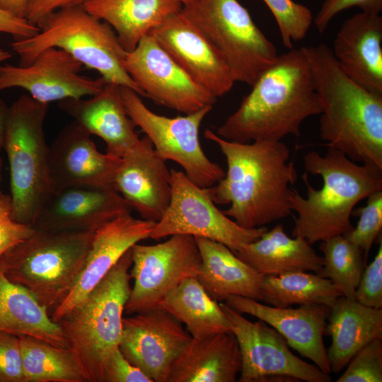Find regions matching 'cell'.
<instances>
[{"instance_id": "6da1fadb", "label": "cell", "mask_w": 382, "mask_h": 382, "mask_svg": "<svg viewBox=\"0 0 382 382\" xmlns=\"http://www.w3.org/2000/svg\"><path fill=\"white\" fill-rule=\"evenodd\" d=\"M206 139L214 142L226 158L224 177L207 190L222 212L240 226L265 227L291 215L290 185L297 180L290 151L282 141L240 143L224 139L209 129Z\"/></svg>"}, {"instance_id": "7a4b0ae2", "label": "cell", "mask_w": 382, "mask_h": 382, "mask_svg": "<svg viewBox=\"0 0 382 382\" xmlns=\"http://www.w3.org/2000/svg\"><path fill=\"white\" fill-rule=\"evenodd\" d=\"M238 108L217 128L236 142L299 137L302 123L320 114L312 71L303 47L279 54L257 79Z\"/></svg>"}, {"instance_id": "3957f363", "label": "cell", "mask_w": 382, "mask_h": 382, "mask_svg": "<svg viewBox=\"0 0 382 382\" xmlns=\"http://www.w3.org/2000/svg\"><path fill=\"white\" fill-rule=\"evenodd\" d=\"M302 47L320 103V138L355 162L382 168V94L349 78L327 45Z\"/></svg>"}, {"instance_id": "277c9868", "label": "cell", "mask_w": 382, "mask_h": 382, "mask_svg": "<svg viewBox=\"0 0 382 382\" xmlns=\"http://www.w3.org/2000/svg\"><path fill=\"white\" fill-rule=\"evenodd\" d=\"M303 166L308 173L320 176L323 185L320 189H315L304 173L307 197L292 189L290 204L297 214L292 236L301 237L311 245L352 230L351 216L355 206L382 190L381 168L357 163L331 147L324 155L315 151L307 153Z\"/></svg>"}, {"instance_id": "5b68a950", "label": "cell", "mask_w": 382, "mask_h": 382, "mask_svg": "<svg viewBox=\"0 0 382 382\" xmlns=\"http://www.w3.org/2000/svg\"><path fill=\"white\" fill-rule=\"evenodd\" d=\"M33 37L15 40L13 50L20 65L30 64L42 51L55 47L64 50L76 61L98 72L105 83L142 93L124 67L127 51L114 30L88 12L82 5L61 8L49 14L37 25Z\"/></svg>"}, {"instance_id": "8992f818", "label": "cell", "mask_w": 382, "mask_h": 382, "mask_svg": "<svg viewBox=\"0 0 382 382\" xmlns=\"http://www.w3.org/2000/svg\"><path fill=\"white\" fill-rule=\"evenodd\" d=\"M95 231L35 229L0 257L6 276L49 311L66 296L79 276Z\"/></svg>"}, {"instance_id": "52a82bcc", "label": "cell", "mask_w": 382, "mask_h": 382, "mask_svg": "<svg viewBox=\"0 0 382 382\" xmlns=\"http://www.w3.org/2000/svg\"><path fill=\"white\" fill-rule=\"evenodd\" d=\"M132 248L84 300L57 323L90 382H103L106 363L119 347L123 313L131 291Z\"/></svg>"}, {"instance_id": "ba28073f", "label": "cell", "mask_w": 382, "mask_h": 382, "mask_svg": "<svg viewBox=\"0 0 382 382\" xmlns=\"http://www.w3.org/2000/svg\"><path fill=\"white\" fill-rule=\"evenodd\" d=\"M49 104L28 94L9 106L4 145L10 168L13 217L32 226L50 196L49 146L44 122Z\"/></svg>"}, {"instance_id": "9c48e42d", "label": "cell", "mask_w": 382, "mask_h": 382, "mask_svg": "<svg viewBox=\"0 0 382 382\" xmlns=\"http://www.w3.org/2000/svg\"><path fill=\"white\" fill-rule=\"evenodd\" d=\"M182 4V12L224 57L235 82L252 86L277 59L276 47L238 0Z\"/></svg>"}, {"instance_id": "30bf717a", "label": "cell", "mask_w": 382, "mask_h": 382, "mask_svg": "<svg viewBox=\"0 0 382 382\" xmlns=\"http://www.w3.org/2000/svg\"><path fill=\"white\" fill-rule=\"evenodd\" d=\"M120 91L128 116L146 134L162 159L180 165L187 177L201 187H210L224 177V169L204 154L199 138L200 126L213 106L169 117L151 111L133 90L120 87Z\"/></svg>"}, {"instance_id": "8fae6325", "label": "cell", "mask_w": 382, "mask_h": 382, "mask_svg": "<svg viewBox=\"0 0 382 382\" xmlns=\"http://www.w3.org/2000/svg\"><path fill=\"white\" fill-rule=\"evenodd\" d=\"M170 183L169 205L152 229L151 239L188 235L221 243L236 253L267 229L238 225L216 207L207 188L195 185L182 170H170Z\"/></svg>"}, {"instance_id": "7c38bea8", "label": "cell", "mask_w": 382, "mask_h": 382, "mask_svg": "<svg viewBox=\"0 0 382 382\" xmlns=\"http://www.w3.org/2000/svg\"><path fill=\"white\" fill-rule=\"evenodd\" d=\"M219 303L241 351L238 381H331L329 374L293 354L284 338L265 322H252L225 302Z\"/></svg>"}, {"instance_id": "4fadbf2b", "label": "cell", "mask_w": 382, "mask_h": 382, "mask_svg": "<svg viewBox=\"0 0 382 382\" xmlns=\"http://www.w3.org/2000/svg\"><path fill=\"white\" fill-rule=\"evenodd\" d=\"M134 285L125 305L127 314L157 308L184 279L196 277L201 257L195 237L173 235L155 245L132 247Z\"/></svg>"}, {"instance_id": "5bb4252c", "label": "cell", "mask_w": 382, "mask_h": 382, "mask_svg": "<svg viewBox=\"0 0 382 382\" xmlns=\"http://www.w3.org/2000/svg\"><path fill=\"white\" fill-rule=\"evenodd\" d=\"M123 64L142 96L185 115L214 106L218 98L192 78L150 34L127 52Z\"/></svg>"}, {"instance_id": "9a60e30c", "label": "cell", "mask_w": 382, "mask_h": 382, "mask_svg": "<svg viewBox=\"0 0 382 382\" xmlns=\"http://www.w3.org/2000/svg\"><path fill=\"white\" fill-rule=\"evenodd\" d=\"M192 338L180 321L157 307L123 318L119 347L152 382H168L173 363Z\"/></svg>"}, {"instance_id": "2e32d148", "label": "cell", "mask_w": 382, "mask_h": 382, "mask_svg": "<svg viewBox=\"0 0 382 382\" xmlns=\"http://www.w3.org/2000/svg\"><path fill=\"white\" fill-rule=\"evenodd\" d=\"M82 66L64 50L51 47L28 65H1L0 91L21 88L35 100L47 104L94 96L105 82L101 77L81 75Z\"/></svg>"}, {"instance_id": "e0dca14e", "label": "cell", "mask_w": 382, "mask_h": 382, "mask_svg": "<svg viewBox=\"0 0 382 382\" xmlns=\"http://www.w3.org/2000/svg\"><path fill=\"white\" fill-rule=\"evenodd\" d=\"M149 34L192 78L216 98L233 86L235 81L224 57L182 10Z\"/></svg>"}, {"instance_id": "ac0fdd59", "label": "cell", "mask_w": 382, "mask_h": 382, "mask_svg": "<svg viewBox=\"0 0 382 382\" xmlns=\"http://www.w3.org/2000/svg\"><path fill=\"white\" fill-rule=\"evenodd\" d=\"M156 223L127 212L97 228L84 266L69 294L52 311V320L58 323L81 303L127 250L149 238Z\"/></svg>"}, {"instance_id": "d6986e66", "label": "cell", "mask_w": 382, "mask_h": 382, "mask_svg": "<svg viewBox=\"0 0 382 382\" xmlns=\"http://www.w3.org/2000/svg\"><path fill=\"white\" fill-rule=\"evenodd\" d=\"M224 302L242 314L265 322L284 338L289 347L325 373H331L323 341L330 307L319 303L300 305L296 308L276 307L236 295L228 296Z\"/></svg>"}, {"instance_id": "ffe728a7", "label": "cell", "mask_w": 382, "mask_h": 382, "mask_svg": "<svg viewBox=\"0 0 382 382\" xmlns=\"http://www.w3.org/2000/svg\"><path fill=\"white\" fill-rule=\"evenodd\" d=\"M122 161L100 152L91 134L74 121L49 146L50 191L79 185L112 186Z\"/></svg>"}, {"instance_id": "44dd1931", "label": "cell", "mask_w": 382, "mask_h": 382, "mask_svg": "<svg viewBox=\"0 0 382 382\" xmlns=\"http://www.w3.org/2000/svg\"><path fill=\"white\" fill-rule=\"evenodd\" d=\"M132 209L112 186L79 185L51 192L33 224L35 229L96 231Z\"/></svg>"}, {"instance_id": "7402d4cb", "label": "cell", "mask_w": 382, "mask_h": 382, "mask_svg": "<svg viewBox=\"0 0 382 382\" xmlns=\"http://www.w3.org/2000/svg\"><path fill=\"white\" fill-rule=\"evenodd\" d=\"M112 186L141 219L157 222L161 218L171 197L170 170L146 136L122 158Z\"/></svg>"}, {"instance_id": "603a6c76", "label": "cell", "mask_w": 382, "mask_h": 382, "mask_svg": "<svg viewBox=\"0 0 382 382\" xmlns=\"http://www.w3.org/2000/svg\"><path fill=\"white\" fill-rule=\"evenodd\" d=\"M120 87L105 83L88 99H66L58 102V106L91 135L100 137L108 154L124 158L139 146L141 139L126 112Z\"/></svg>"}, {"instance_id": "cb8c5ba5", "label": "cell", "mask_w": 382, "mask_h": 382, "mask_svg": "<svg viewBox=\"0 0 382 382\" xmlns=\"http://www.w3.org/2000/svg\"><path fill=\"white\" fill-rule=\"evenodd\" d=\"M331 51L349 78L371 92L382 94L380 14L361 12L347 19L336 34Z\"/></svg>"}, {"instance_id": "d4e9b609", "label": "cell", "mask_w": 382, "mask_h": 382, "mask_svg": "<svg viewBox=\"0 0 382 382\" xmlns=\"http://www.w3.org/2000/svg\"><path fill=\"white\" fill-rule=\"evenodd\" d=\"M242 366L231 331L192 338L173 363L168 382H235Z\"/></svg>"}, {"instance_id": "484cf974", "label": "cell", "mask_w": 382, "mask_h": 382, "mask_svg": "<svg viewBox=\"0 0 382 382\" xmlns=\"http://www.w3.org/2000/svg\"><path fill=\"white\" fill-rule=\"evenodd\" d=\"M201 257L196 275L207 293L224 302L231 295L261 301L265 275L241 260L225 245L204 238H195Z\"/></svg>"}, {"instance_id": "4316f807", "label": "cell", "mask_w": 382, "mask_h": 382, "mask_svg": "<svg viewBox=\"0 0 382 382\" xmlns=\"http://www.w3.org/2000/svg\"><path fill=\"white\" fill-rule=\"evenodd\" d=\"M326 333L332 339L327 350L331 372L337 374L360 349L382 339V309L340 296L330 307Z\"/></svg>"}, {"instance_id": "83f0119b", "label": "cell", "mask_w": 382, "mask_h": 382, "mask_svg": "<svg viewBox=\"0 0 382 382\" xmlns=\"http://www.w3.org/2000/svg\"><path fill=\"white\" fill-rule=\"evenodd\" d=\"M82 6L110 25L130 52L153 29L181 11L183 4L180 0H87Z\"/></svg>"}, {"instance_id": "f1b7e54d", "label": "cell", "mask_w": 382, "mask_h": 382, "mask_svg": "<svg viewBox=\"0 0 382 382\" xmlns=\"http://www.w3.org/2000/svg\"><path fill=\"white\" fill-rule=\"evenodd\" d=\"M241 260L265 276L293 272H318L323 257L299 236H289L282 224L267 229L255 241L234 253Z\"/></svg>"}, {"instance_id": "f546056e", "label": "cell", "mask_w": 382, "mask_h": 382, "mask_svg": "<svg viewBox=\"0 0 382 382\" xmlns=\"http://www.w3.org/2000/svg\"><path fill=\"white\" fill-rule=\"evenodd\" d=\"M48 312L28 289L10 280L0 267V331L69 347L61 326Z\"/></svg>"}, {"instance_id": "4dcf8cb0", "label": "cell", "mask_w": 382, "mask_h": 382, "mask_svg": "<svg viewBox=\"0 0 382 382\" xmlns=\"http://www.w3.org/2000/svg\"><path fill=\"white\" fill-rule=\"evenodd\" d=\"M158 307L184 323L192 338L231 331L220 303L207 293L195 277L184 279Z\"/></svg>"}, {"instance_id": "1f68e13d", "label": "cell", "mask_w": 382, "mask_h": 382, "mask_svg": "<svg viewBox=\"0 0 382 382\" xmlns=\"http://www.w3.org/2000/svg\"><path fill=\"white\" fill-rule=\"evenodd\" d=\"M24 382H90L76 354L69 347L18 335Z\"/></svg>"}, {"instance_id": "d6a6232c", "label": "cell", "mask_w": 382, "mask_h": 382, "mask_svg": "<svg viewBox=\"0 0 382 382\" xmlns=\"http://www.w3.org/2000/svg\"><path fill=\"white\" fill-rule=\"evenodd\" d=\"M261 295L260 301L276 307L319 303L330 308L343 296L328 279L303 271L265 276Z\"/></svg>"}, {"instance_id": "836d02e7", "label": "cell", "mask_w": 382, "mask_h": 382, "mask_svg": "<svg viewBox=\"0 0 382 382\" xmlns=\"http://www.w3.org/2000/svg\"><path fill=\"white\" fill-rule=\"evenodd\" d=\"M323 266L317 274L328 279L342 292L343 296L355 299V291L366 262L362 251L344 235L321 241Z\"/></svg>"}, {"instance_id": "e575fe53", "label": "cell", "mask_w": 382, "mask_h": 382, "mask_svg": "<svg viewBox=\"0 0 382 382\" xmlns=\"http://www.w3.org/2000/svg\"><path fill=\"white\" fill-rule=\"evenodd\" d=\"M277 22L282 44L293 48V42L303 39L313 21L311 11L293 0H263Z\"/></svg>"}, {"instance_id": "d590c367", "label": "cell", "mask_w": 382, "mask_h": 382, "mask_svg": "<svg viewBox=\"0 0 382 382\" xmlns=\"http://www.w3.org/2000/svg\"><path fill=\"white\" fill-rule=\"evenodd\" d=\"M353 213L359 217L357 226L344 236L362 251L366 263L369 251L381 233L382 190L370 195L366 205Z\"/></svg>"}, {"instance_id": "8d00e7d4", "label": "cell", "mask_w": 382, "mask_h": 382, "mask_svg": "<svg viewBox=\"0 0 382 382\" xmlns=\"http://www.w3.org/2000/svg\"><path fill=\"white\" fill-rule=\"evenodd\" d=\"M347 366L337 382H381L382 339H376L360 349Z\"/></svg>"}, {"instance_id": "74e56055", "label": "cell", "mask_w": 382, "mask_h": 382, "mask_svg": "<svg viewBox=\"0 0 382 382\" xmlns=\"http://www.w3.org/2000/svg\"><path fill=\"white\" fill-rule=\"evenodd\" d=\"M355 291V300L374 308H382V241L374 260L365 266Z\"/></svg>"}, {"instance_id": "f35d334b", "label": "cell", "mask_w": 382, "mask_h": 382, "mask_svg": "<svg viewBox=\"0 0 382 382\" xmlns=\"http://www.w3.org/2000/svg\"><path fill=\"white\" fill-rule=\"evenodd\" d=\"M34 231L32 226L13 219L11 196L0 192V257Z\"/></svg>"}, {"instance_id": "ab89813d", "label": "cell", "mask_w": 382, "mask_h": 382, "mask_svg": "<svg viewBox=\"0 0 382 382\" xmlns=\"http://www.w3.org/2000/svg\"><path fill=\"white\" fill-rule=\"evenodd\" d=\"M0 382H24L18 335L0 331Z\"/></svg>"}, {"instance_id": "60d3db41", "label": "cell", "mask_w": 382, "mask_h": 382, "mask_svg": "<svg viewBox=\"0 0 382 382\" xmlns=\"http://www.w3.org/2000/svg\"><path fill=\"white\" fill-rule=\"evenodd\" d=\"M352 7L360 8L361 12L380 14L382 0H325L313 20L316 29L324 33L334 17Z\"/></svg>"}, {"instance_id": "b9f144b4", "label": "cell", "mask_w": 382, "mask_h": 382, "mask_svg": "<svg viewBox=\"0 0 382 382\" xmlns=\"http://www.w3.org/2000/svg\"><path fill=\"white\" fill-rule=\"evenodd\" d=\"M103 382H152L139 368L131 364L120 347L108 359L103 372Z\"/></svg>"}, {"instance_id": "7bdbcfd3", "label": "cell", "mask_w": 382, "mask_h": 382, "mask_svg": "<svg viewBox=\"0 0 382 382\" xmlns=\"http://www.w3.org/2000/svg\"><path fill=\"white\" fill-rule=\"evenodd\" d=\"M87 0H28L25 18L37 26L49 14L61 8L83 5Z\"/></svg>"}, {"instance_id": "ee69618b", "label": "cell", "mask_w": 382, "mask_h": 382, "mask_svg": "<svg viewBox=\"0 0 382 382\" xmlns=\"http://www.w3.org/2000/svg\"><path fill=\"white\" fill-rule=\"evenodd\" d=\"M40 28L26 18L16 16L0 8V33L10 34L15 40L33 37Z\"/></svg>"}, {"instance_id": "f6af8a7d", "label": "cell", "mask_w": 382, "mask_h": 382, "mask_svg": "<svg viewBox=\"0 0 382 382\" xmlns=\"http://www.w3.org/2000/svg\"><path fill=\"white\" fill-rule=\"evenodd\" d=\"M28 0H0V8L11 14L25 18Z\"/></svg>"}, {"instance_id": "bcb514c9", "label": "cell", "mask_w": 382, "mask_h": 382, "mask_svg": "<svg viewBox=\"0 0 382 382\" xmlns=\"http://www.w3.org/2000/svg\"><path fill=\"white\" fill-rule=\"evenodd\" d=\"M9 106L0 98V150L4 149Z\"/></svg>"}, {"instance_id": "7dc6e473", "label": "cell", "mask_w": 382, "mask_h": 382, "mask_svg": "<svg viewBox=\"0 0 382 382\" xmlns=\"http://www.w3.org/2000/svg\"><path fill=\"white\" fill-rule=\"evenodd\" d=\"M11 57V54L2 49H0V66L1 63Z\"/></svg>"}, {"instance_id": "c3c4849f", "label": "cell", "mask_w": 382, "mask_h": 382, "mask_svg": "<svg viewBox=\"0 0 382 382\" xmlns=\"http://www.w3.org/2000/svg\"><path fill=\"white\" fill-rule=\"evenodd\" d=\"M2 179H3V162H2L1 158H0V192H1V185L2 183Z\"/></svg>"}, {"instance_id": "681fc988", "label": "cell", "mask_w": 382, "mask_h": 382, "mask_svg": "<svg viewBox=\"0 0 382 382\" xmlns=\"http://www.w3.org/2000/svg\"><path fill=\"white\" fill-rule=\"evenodd\" d=\"M181 2H183V0H180Z\"/></svg>"}]
</instances>
